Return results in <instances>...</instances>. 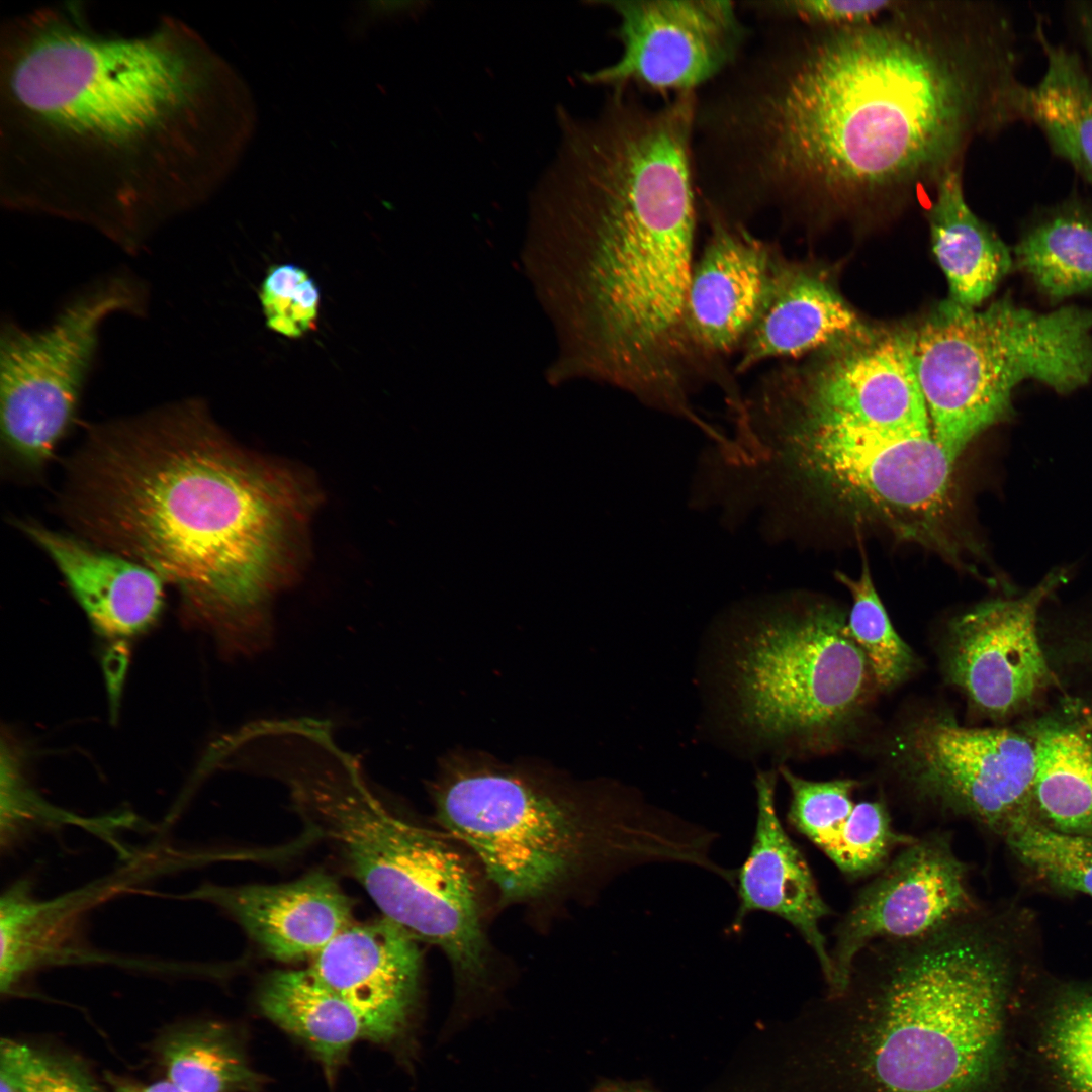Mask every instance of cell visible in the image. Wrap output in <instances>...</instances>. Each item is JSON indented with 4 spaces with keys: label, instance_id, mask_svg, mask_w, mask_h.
Wrapping results in <instances>:
<instances>
[{
    "label": "cell",
    "instance_id": "1",
    "mask_svg": "<svg viewBox=\"0 0 1092 1092\" xmlns=\"http://www.w3.org/2000/svg\"><path fill=\"white\" fill-rule=\"evenodd\" d=\"M1009 16L994 3L897 0L864 24L772 22L700 97L711 197L746 220L886 212L964 169L974 142L1027 121Z\"/></svg>",
    "mask_w": 1092,
    "mask_h": 1092
},
{
    "label": "cell",
    "instance_id": "2",
    "mask_svg": "<svg viewBox=\"0 0 1092 1092\" xmlns=\"http://www.w3.org/2000/svg\"><path fill=\"white\" fill-rule=\"evenodd\" d=\"M258 123L241 73L185 20L121 31L83 2L0 26V202L139 251L224 185Z\"/></svg>",
    "mask_w": 1092,
    "mask_h": 1092
},
{
    "label": "cell",
    "instance_id": "3",
    "mask_svg": "<svg viewBox=\"0 0 1092 1092\" xmlns=\"http://www.w3.org/2000/svg\"><path fill=\"white\" fill-rule=\"evenodd\" d=\"M694 131L678 104L609 107L564 134L532 202L534 243L574 251L577 355L643 401L680 395L694 367Z\"/></svg>",
    "mask_w": 1092,
    "mask_h": 1092
},
{
    "label": "cell",
    "instance_id": "4",
    "mask_svg": "<svg viewBox=\"0 0 1092 1092\" xmlns=\"http://www.w3.org/2000/svg\"><path fill=\"white\" fill-rule=\"evenodd\" d=\"M74 470V519L149 567L225 651L269 642L268 602L289 568L308 495L231 443L185 399L92 430Z\"/></svg>",
    "mask_w": 1092,
    "mask_h": 1092
},
{
    "label": "cell",
    "instance_id": "5",
    "mask_svg": "<svg viewBox=\"0 0 1092 1092\" xmlns=\"http://www.w3.org/2000/svg\"><path fill=\"white\" fill-rule=\"evenodd\" d=\"M1030 946L991 907L870 945L813 1013L805 1092H1004Z\"/></svg>",
    "mask_w": 1092,
    "mask_h": 1092
},
{
    "label": "cell",
    "instance_id": "6",
    "mask_svg": "<svg viewBox=\"0 0 1092 1092\" xmlns=\"http://www.w3.org/2000/svg\"><path fill=\"white\" fill-rule=\"evenodd\" d=\"M437 821L476 859L505 905L540 906L633 867L677 862L721 875L715 834L609 794L498 769H462L434 791Z\"/></svg>",
    "mask_w": 1092,
    "mask_h": 1092
},
{
    "label": "cell",
    "instance_id": "7",
    "mask_svg": "<svg viewBox=\"0 0 1092 1092\" xmlns=\"http://www.w3.org/2000/svg\"><path fill=\"white\" fill-rule=\"evenodd\" d=\"M294 800L309 832L335 850L383 917L442 950L460 999L483 996L493 957L487 880L472 854L446 832L392 813L355 768L312 779Z\"/></svg>",
    "mask_w": 1092,
    "mask_h": 1092
},
{
    "label": "cell",
    "instance_id": "8",
    "mask_svg": "<svg viewBox=\"0 0 1092 1092\" xmlns=\"http://www.w3.org/2000/svg\"><path fill=\"white\" fill-rule=\"evenodd\" d=\"M907 337L932 436L953 464L1010 415L1022 382L1069 393L1092 379V308L1038 312L1002 298L977 310L947 300Z\"/></svg>",
    "mask_w": 1092,
    "mask_h": 1092
},
{
    "label": "cell",
    "instance_id": "9",
    "mask_svg": "<svg viewBox=\"0 0 1092 1092\" xmlns=\"http://www.w3.org/2000/svg\"><path fill=\"white\" fill-rule=\"evenodd\" d=\"M737 477L752 504L790 474L905 537L927 539L950 510V462L932 434H893L810 419L749 423Z\"/></svg>",
    "mask_w": 1092,
    "mask_h": 1092
},
{
    "label": "cell",
    "instance_id": "10",
    "mask_svg": "<svg viewBox=\"0 0 1092 1092\" xmlns=\"http://www.w3.org/2000/svg\"><path fill=\"white\" fill-rule=\"evenodd\" d=\"M733 679L744 725L802 752L847 740L877 688L845 616L821 605L759 613L737 647Z\"/></svg>",
    "mask_w": 1092,
    "mask_h": 1092
},
{
    "label": "cell",
    "instance_id": "11",
    "mask_svg": "<svg viewBox=\"0 0 1092 1092\" xmlns=\"http://www.w3.org/2000/svg\"><path fill=\"white\" fill-rule=\"evenodd\" d=\"M147 301L143 282L116 273L79 292L42 328L2 322L1 437L15 461L36 469L51 458L74 421L103 324L144 314Z\"/></svg>",
    "mask_w": 1092,
    "mask_h": 1092
},
{
    "label": "cell",
    "instance_id": "12",
    "mask_svg": "<svg viewBox=\"0 0 1092 1092\" xmlns=\"http://www.w3.org/2000/svg\"><path fill=\"white\" fill-rule=\"evenodd\" d=\"M889 753L917 801L1003 840L1032 824L1036 756L1025 732L961 725L946 712L907 722Z\"/></svg>",
    "mask_w": 1092,
    "mask_h": 1092
},
{
    "label": "cell",
    "instance_id": "13",
    "mask_svg": "<svg viewBox=\"0 0 1092 1092\" xmlns=\"http://www.w3.org/2000/svg\"><path fill=\"white\" fill-rule=\"evenodd\" d=\"M754 419H810L932 434L907 332L869 334L804 368L767 373L744 400Z\"/></svg>",
    "mask_w": 1092,
    "mask_h": 1092
},
{
    "label": "cell",
    "instance_id": "14",
    "mask_svg": "<svg viewBox=\"0 0 1092 1092\" xmlns=\"http://www.w3.org/2000/svg\"><path fill=\"white\" fill-rule=\"evenodd\" d=\"M618 17V59L582 74L611 89L660 94L696 92L728 72L743 56L751 32L732 1H595Z\"/></svg>",
    "mask_w": 1092,
    "mask_h": 1092
},
{
    "label": "cell",
    "instance_id": "15",
    "mask_svg": "<svg viewBox=\"0 0 1092 1092\" xmlns=\"http://www.w3.org/2000/svg\"><path fill=\"white\" fill-rule=\"evenodd\" d=\"M981 906L948 834L915 837L875 874L836 925L826 996L845 991L855 960L870 945L926 935Z\"/></svg>",
    "mask_w": 1092,
    "mask_h": 1092
},
{
    "label": "cell",
    "instance_id": "16",
    "mask_svg": "<svg viewBox=\"0 0 1092 1092\" xmlns=\"http://www.w3.org/2000/svg\"><path fill=\"white\" fill-rule=\"evenodd\" d=\"M1065 581L1057 571L1017 599L982 603L950 622L942 664L970 706L993 720L1029 707L1052 679L1037 635L1043 601Z\"/></svg>",
    "mask_w": 1092,
    "mask_h": 1092
},
{
    "label": "cell",
    "instance_id": "17",
    "mask_svg": "<svg viewBox=\"0 0 1092 1092\" xmlns=\"http://www.w3.org/2000/svg\"><path fill=\"white\" fill-rule=\"evenodd\" d=\"M709 237L696 260L688 291L686 328L702 376L734 390L724 359L739 351L754 321L776 248L746 224L705 212Z\"/></svg>",
    "mask_w": 1092,
    "mask_h": 1092
},
{
    "label": "cell",
    "instance_id": "18",
    "mask_svg": "<svg viewBox=\"0 0 1092 1092\" xmlns=\"http://www.w3.org/2000/svg\"><path fill=\"white\" fill-rule=\"evenodd\" d=\"M418 942L385 917L353 922L309 968L354 1010L365 1038L387 1042L402 1033L417 1004L422 968Z\"/></svg>",
    "mask_w": 1092,
    "mask_h": 1092
},
{
    "label": "cell",
    "instance_id": "19",
    "mask_svg": "<svg viewBox=\"0 0 1092 1092\" xmlns=\"http://www.w3.org/2000/svg\"><path fill=\"white\" fill-rule=\"evenodd\" d=\"M757 815L750 850L735 873L738 908L736 932L747 915L761 911L791 924L816 956L827 988L833 968L822 920L831 913L804 854L786 832L776 809V778L760 772L755 781Z\"/></svg>",
    "mask_w": 1092,
    "mask_h": 1092
},
{
    "label": "cell",
    "instance_id": "20",
    "mask_svg": "<svg viewBox=\"0 0 1092 1092\" xmlns=\"http://www.w3.org/2000/svg\"><path fill=\"white\" fill-rule=\"evenodd\" d=\"M197 895L224 908L267 956L282 962L313 959L353 923L351 899L324 872L280 884L205 886Z\"/></svg>",
    "mask_w": 1092,
    "mask_h": 1092
},
{
    "label": "cell",
    "instance_id": "21",
    "mask_svg": "<svg viewBox=\"0 0 1092 1092\" xmlns=\"http://www.w3.org/2000/svg\"><path fill=\"white\" fill-rule=\"evenodd\" d=\"M869 334L824 275L784 258L776 249L756 315L738 351L736 372Z\"/></svg>",
    "mask_w": 1092,
    "mask_h": 1092
},
{
    "label": "cell",
    "instance_id": "22",
    "mask_svg": "<svg viewBox=\"0 0 1092 1092\" xmlns=\"http://www.w3.org/2000/svg\"><path fill=\"white\" fill-rule=\"evenodd\" d=\"M20 526L54 562L98 634L126 639L156 622L166 582L155 571L81 538L31 522Z\"/></svg>",
    "mask_w": 1092,
    "mask_h": 1092
},
{
    "label": "cell",
    "instance_id": "23",
    "mask_svg": "<svg viewBox=\"0 0 1092 1092\" xmlns=\"http://www.w3.org/2000/svg\"><path fill=\"white\" fill-rule=\"evenodd\" d=\"M1025 733L1036 756L1032 824L1092 839V726L1069 703Z\"/></svg>",
    "mask_w": 1092,
    "mask_h": 1092
},
{
    "label": "cell",
    "instance_id": "24",
    "mask_svg": "<svg viewBox=\"0 0 1092 1092\" xmlns=\"http://www.w3.org/2000/svg\"><path fill=\"white\" fill-rule=\"evenodd\" d=\"M963 170L942 177L926 216L932 250L947 279L948 301L974 309L992 294L1013 261L998 235L969 206Z\"/></svg>",
    "mask_w": 1092,
    "mask_h": 1092
},
{
    "label": "cell",
    "instance_id": "25",
    "mask_svg": "<svg viewBox=\"0 0 1092 1092\" xmlns=\"http://www.w3.org/2000/svg\"><path fill=\"white\" fill-rule=\"evenodd\" d=\"M258 1003L266 1017L307 1045L331 1080L352 1044L364 1037L354 1010L310 968L267 975Z\"/></svg>",
    "mask_w": 1092,
    "mask_h": 1092
},
{
    "label": "cell",
    "instance_id": "26",
    "mask_svg": "<svg viewBox=\"0 0 1092 1092\" xmlns=\"http://www.w3.org/2000/svg\"><path fill=\"white\" fill-rule=\"evenodd\" d=\"M1037 36L1046 68L1029 87L1027 120L1042 131L1053 153L1092 187V77L1075 52L1051 42L1040 28Z\"/></svg>",
    "mask_w": 1092,
    "mask_h": 1092
},
{
    "label": "cell",
    "instance_id": "27",
    "mask_svg": "<svg viewBox=\"0 0 1092 1092\" xmlns=\"http://www.w3.org/2000/svg\"><path fill=\"white\" fill-rule=\"evenodd\" d=\"M1015 265L1052 302L1092 290V204L1072 197L1032 219Z\"/></svg>",
    "mask_w": 1092,
    "mask_h": 1092
},
{
    "label": "cell",
    "instance_id": "28",
    "mask_svg": "<svg viewBox=\"0 0 1092 1092\" xmlns=\"http://www.w3.org/2000/svg\"><path fill=\"white\" fill-rule=\"evenodd\" d=\"M1031 1053L1046 1092H1092V979L1048 986L1034 1010Z\"/></svg>",
    "mask_w": 1092,
    "mask_h": 1092
},
{
    "label": "cell",
    "instance_id": "29",
    "mask_svg": "<svg viewBox=\"0 0 1092 1092\" xmlns=\"http://www.w3.org/2000/svg\"><path fill=\"white\" fill-rule=\"evenodd\" d=\"M156 1054L166 1079L183 1092H258L262 1085L234 1032L218 1022L173 1027Z\"/></svg>",
    "mask_w": 1092,
    "mask_h": 1092
},
{
    "label": "cell",
    "instance_id": "30",
    "mask_svg": "<svg viewBox=\"0 0 1092 1092\" xmlns=\"http://www.w3.org/2000/svg\"><path fill=\"white\" fill-rule=\"evenodd\" d=\"M81 896L36 901L26 883L9 889L1 898L0 986L8 992L20 977L36 966L58 961L68 950L75 907Z\"/></svg>",
    "mask_w": 1092,
    "mask_h": 1092
},
{
    "label": "cell",
    "instance_id": "31",
    "mask_svg": "<svg viewBox=\"0 0 1092 1092\" xmlns=\"http://www.w3.org/2000/svg\"><path fill=\"white\" fill-rule=\"evenodd\" d=\"M837 578L851 595L847 628L870 664L877 688L889 691L898 687L914 671L916 658L895 630L868 565L858 578L843 573Z\"/></svg>",
    "mask_w": 1092,
    "mask_h": 1092
},
{
    "label": "cell",
    "instance_id": "32",
    "mask_svg": "<svg viewBox=\"0 0 1092 1092\" xmlns=\"http://www.w3.org/2000/svg\"><path fill=\"white\" fill-rule=\"evenodd\" d=\"M1004 842L1022 869L1043 888L1092 897V839L1028 824Z\"/></svg>",
    "mask_w": 1092,
    "mask_h": 1092
},
{
    "label": "cell",
    "instance_id": "33",
    "mask_svg": "<svg viewBox=\"0 0 1092 1092\" xmlns=\"http://www.w3.org/2000/svg\"><path fill=\"white\" fill-rule=\"evenodd\" d=\"M781 775L791 793L788 821L830 858L854 809L852 795L857 782H816L800 778L787 767L781 768Z\"/></svg>",
    "mask_w": 1092,
    "mask_h": 1092
},
{
    "label": "cell",
    "instance_id": "34",
    "mask_svg": "<svg viewBox=\"0 0 1092 1092\" xmlns=\"http://www.w3.org/2000/svg\"><path fill=\"white\" fill-rule=\"evenodd\" d=\"M914 839L894 829L883 800L862 801L855 804L829 859L846 878L856 880L877 874Z\"/></svg>",
    "mask_w": 1092,
    "mask_h": 1092
},
{
    "label": "cell",
    "instance_id": "35",
    "mask_svg": "<svg viewBox=\"0 0 1092 1092\" xmlns=\"http://www.w3.org/2000/svg\"><path fill=\"white\" fill-rule=\"evenodd\" d=\"M266 326L287 338H299L314 329L321 292L303 267L281 263L270 267L260 286Z\"/></svg>",
    "mask_w": 1092,
    "mask_h": 1092
},
{
    "label": "cell",
    "instance_id": "36",
    "mask_svg": "<svg viewBox=\"0 0 1092 1092\" xmlns=\"http://www.w3.org/2000/svg\"><path fill=\"white\" fill-rule=\"evenodd\" d=\"M0 1065L21 1092H100L80 1061L12 1039L1 1041Z\"/></svg>",
    "mask_w": 1092,
    "mask_h": 1092
},
{
    "label": "cell",
    "instance_id": "37",
    "mask_svg": "<svg viewBox=\"0 0 1092 1092\" xmlns=\"http://www.w3.org/2000/svg\"><path fill=\"white\" fill-rule=\"evenodd\" d=\"M897 0H774L741 2L766 22H791L818 28L855 26L873 21Z\"/></svg>",
    "mask_w": 1092,
    "mask_h": 1092
},
{
    "label": "cell",
    "instance_id": "38",
    "mask_svg": "<svg viewBox=\"0 0 1092 1092\" xmlns=\"http://www.w3.org/2000/svg\"><path fill=\"white\" fill-rule=\"evenodd\" d=\"M106 1078L112 1092H183L167 1079L142 1083L113 1074H107Z\"/></svg>",
    "mask_w": 1092,
    "mask_h": 1092
},
{
    "label": "cell",
    "instance_id": "39",
    "mask_svg": "<svg viewBox=\"0 0 1092 1092\" xmlns=\"http://www.w3.org/2000/svg\"><path fill=\"white\" fill-rule=\"evenodd\" d=\"M1076 15L1084 47L1092 59V5L1081 3L1076 8Z\"/></svg>",
    "mask_w": 1092,
    "mask_h": 1092
},
{
    "label": "cell",
    "instance_id": "40",
    "mask_svg": "<svg viewBox=\"0 0 1092 1092\" xmlns=\"http://www.w3.org/2000/svg\"><path fill=\"white\" fill-rule=\"evenodd\" d=\"M589 1092H654L646 1084L639 1082H626L618 1080H604L598 1083Z\"/></svg>",
    "mask_w": 1092,
    "mask_h": 1092
},
{
    "label": "cell",
    "instance_id": "41",
    "mask_svg": "<svg viewBox=\"0 0 1092 1092\" xmlns=\"http://www.w3.org/2000/svg\"><path fill=\"white\" fill-rule=\"evenodd\" d=\"M0 1092H21L11 1073L0 1065Z\"/></svg>",
    "mask_w": 1092,
    "mask_h": 1092
},
{
    "label": "cell",
    "instance_id": "42",
    "mask_svg": "<svg viewBox=\"0 0 1092 1092\" xmlns=\"http://www.w3.org/2000/svg\"><path fill=\"white\" fill-rule=\"evenodd\" d=\"M1074 709L1092 726V704L1072 702Z\"/></svg>",
    "mask_w": 1092,
    "mask_h": 1092
}]
</instances>
